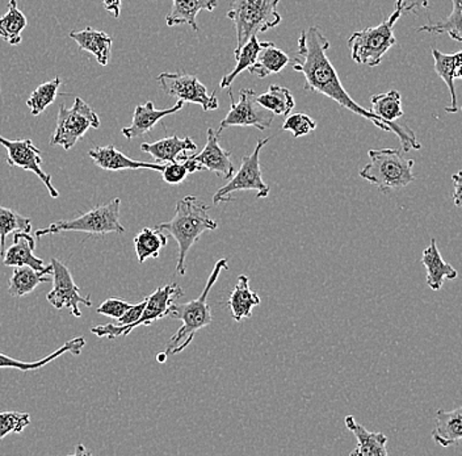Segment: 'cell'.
Listing matches in <instances>:
<instances>
[{
  "instance_id": "1",
  "label": "cell",
  "mask_w": 462,
  "mask_h": 456,
  "mask_svg": "<svg viewBox=\"0 0 462 456\" xmlns=\"http://www.w3.org/2000/svg\"><path fill=\"white\" fill-rule=\"evenodd\" d=\"M328 49H330V42L319 28L310 27L308 31L301 32L299 51L293 59V69L305 78L303 88L306 91L325 95L352 114L371 121L381 131L392 132V128L385 121L375 116L371 109L364 108L349 97L345 86L340 82L337 69L328 57Z\"/></svg>"
},
{
  "instance_id": "2",
  "label": "cell",
  "mask_w": 462,
  "mask_h": 456,
  "mask_svg": "<svg viewBox=\"0 0 462 456\" xmlns=\"http://www.w3.org/2000/svg\"><path fill=\"white\" fill-rule=\"evenodd\" d=\"M210 207L196 196L188 195L176 204L175 216L171 220L157 225V229L166 230L178 242L179 254L176 271L186 275L188 251L198 242L202 233L216 230L217 221L209 216Z\"/></svg>"
},
{
  "instance_id": "3",
  "label": "cell",
  "mask_w": 462,
  "mask_h": 456,
  "mask_svg": "<svg viewBox=\"0 0 462 456\" xmlns=\"http://www.w3.org/2000/svg\"><path fill=\"white\" fill-rule=\"evenodd\" d=\"M227 268H229L227 267V259H219L199 299L188 302H173L170 317H172L173 320H179V321L183 322V325L176 331L175 336L171 337L164 353L176 355L186 350L188 346L192 343L196 334L201 329L212 324V308L208 304V296H209L210 290L216 284L222 271L227 270Z\"/></svg>"
},
{
  "instance_id": "4",
  "label": "cell",
  "mask_w": 462,
  "mask_h": 456,
  "mask_svg": "<svg viewBox=\"0 0 462 456\" xmlns=\"http://www.w3.org/2000/svg\"><path fill=\"white\" fill-rule=\"evenodd\" d=\"M369 163L361 169L360 177L377 186L383 193L404 189L415 181L414 161L404 157L402 149L369 150Z\"/></svg>"
},
{
  "instance_id": "5",
  "label": "cell",
  "mask_w": 462,
  "mask_h": 456,
  "mask_svg": "<svg viewBox=\"0 0 462 456\" xmlns=\"http://www.w3.org/2000/svg\"><path fill=\"white\" fill-rule=\"evenodd\" d=\"M280 0H230L227 17L233 22L236 33V48L263 32L273 30L282 23L277 11Z\"/></svg>"
},
{
  "instance_id": "6",
  "label": "cell",
  "mask_w": 462,
  "mask_h": 456,
  "mask_svg": "<svg viewBox=\"0 0 462 456\" xmlns=\"http://www.w3.org/2000/svg\"><path fill=\"white\" fill-rule=\"evenodd\" d=\"M403 15L400 2H395V10L377 27H369L365 30L355 32L349 37L348 48L351 49V57L359 65L375 66L383 62V57L390 49L397 44L394 36L395 23Z\"/></svg>"
},
{
  "instance_id": "7",
  "label": "cell",
  "mask_w": 462,
  "mask_h": 456,
  "mask_svg": "<svg viewBox=\"0 0 462 456\" xmlns=\"http://www.w3.org/2000/svg\"><path fill=\"white\" fill-rule=\"evenodd\" d=\"M121 200L118 198L108 204L92 208L74 220L53 222L43 229L36 230V237L60 235L63 232H80L89 236H106L109 233L123 235L125 228L120 221Z\"/></svg>"
},
{
  "instance_id": "8",
  "label": "cell",
  "mask_w": 462,
  "mask_h": 456,
  "mask_svg": "<svg viewBox=\"0 0 462 456\" xmlns=\"http://www.w3.org/2000/svg\"><path fill=\"white\" fill-rule=\"evenodd\" d=\"M100 118L97 112L80 98H75L71 108L60 106L58 109L57 126L51 138V145L70 150L86 135L89 128L97 129Z\"/></svg>"
},
{
  "instance_id": "9",
  "label": "cell",
  "mask_w": 462,
  "mask_h": 456,
  "mask_svg": "<svg viewBox=\"0 0 462 456\" xmlns=\"http://www.w3.org/2000/svg\"><path fill=\"white\" fill-rule=\"evenodd\" d=\"M270 138L260 140L255 150L250 155L242 158V164L229 183L218 190L213 196V204L231 203L234 201L233 193L238 191H256V198L264 199L270 195V187L262 177L259 155L263 147L267 145Z\"/></svg>"
},
{
  "instance_id": "10",
  "label": "cell",
  "mask_w": 462,
  "mask_h": 456,
  "mask_svg": "<svg viewBox=\"0 0 462 456\" xmlns=\"http://www.w3.org/2000/svg\"><path fill=\"white\" fill-rule=\"evenodd\" d=\"M229 98L231 103L229 114L219 124L217 135H221L222 131L231 126H254L260 132L271 128L274 115L260 106L258 95L254 89H241L238 103H234L231 91H229Z\"/></svg>"
},
{
  "instance_id": "11",
  "label": "cell",
  "mask_w": 462,
  "mask_h": 456,
  "mask_svg": "<svg viewBox=\"0 0 462 456\" xmlns=\"http://www.w3.org/2000/svg\"><path fill=\"white\" fill-rule=\"evenodd\" d=\"M157 80L169 97L176 98L180 102L199 104L204 111H215L219 107L216 92L213 95L208 94L207 88L195 75L162 73Z\"/></svg>"
},
{
  "instance_id": "12",
  "label": "cell",
  "mask_w": 462,
  "mask_h": 456,
  "mask_svg": "<svg viewBox=\"0 0 462 456\" xmlns=\"http://www.w3.org/2000/svg\"><path fill=\"white\" fill-rule=\"evenodd\" d=\"M51 265H53V290L48 293L46 300L51 307L58 311L70 310L72 316L82 317L79 305L92 307L91 296L87 294L83 296L80 293L79 287L75 284L70 270L68 265H63L60 259H51Z\"/></svg>"
},
{
  "instance_id": "13",
  "label": "cell",
  "mask_w": 462,
  "mask_h": 456,
  "mask_svg": "<svg viewBox=\"0 0 462 456\" xmlns=\"http://www.w3.org/2000/svg\"><path fill=\"white\" fill-rule=\"evenodd\" d=\"M0 145L7 150V163L10 166L20 167L25 172H33L42 179L51 198L57 199L60 196L58 190L51 183V177L43 172L42 163V158L40 150L33 145L31 140H8L0 135Z\"/></svg>"
},
{
  "instance_id": "14",
  "label": "cell",
  "mask_w": 462,
  "mask_h": 456,
  "mask_svg": "<svg viewBox=\"0 0 462 456\" xmlns=\"http://www.w3.org/2000/svg\"><path fill=\"white\" fill-rule=\"evenodd\" d=\"M218 137L213 128L208 129L207 145L202 152L188 155L190 172H198L205 169L222 179L233 178L236 166L231 161V153L219 146Z\"/></svg>"
},
{
  "instance_id": "15",
  "label": "cell",
  "mask_w": 462,
  "mask_h": 456,
  "mask_svg": "<svg viewBox=\"0 0 462 456\" xmlns=\"http://www.w3.org/2000/svg\"><path fill=\"white\" fill-rule=\"evenodd\" d=\"M184 103L179 100L175 106L171 108L157 109L154 107V103L147 102L143 106H137L134 109V115H133L132 124L126 128H123L124 137L126 140H133L135 137H143L147 135L150 131L154 129L159 121L163 120L164 117L171 116L176 112L183 109Z\"/></svg>"
},
{
  "instance_id": "16",
  "label": "cell",
  "mask_w": 462,
  "mask_h": 456,
  "mask_svg": "<svg viewBox=\"0 0 462 456\" xmlns=\"http://www.w3.org/2000/svg\"><path fill=\"white\" fill-rule=\"evenodd\" d=\"M89 157L94 161L97 166L106 172H123V170H154L162 172L164 164L141 163V161L132 160L126 157L120 150L116 149L114 145L95 147L89 150Z\"/></svg>"
},
{
  "instance_id": "17",
  "label": "cell",
  "mask_w": 462,
  "mask_h": 456,
  "mask_svg": "<svg viewBox=\"0 0 462 456\" xmlns=\"http://www.w3.org/2000/svg\"><path fill=\"white\" fill-rule=\"evenodd\" d=\"M141 150L152 155L155 163L164 164L176 163L188 153H195L198 145L189 137L179 138L178 135H170L157 143H144L141 145Z\"/></svg>"
},
{
  "instance_id": "18",
  "label": "cell",
  "mask_w": 462,
  "mask_h": 456,
  "mask_svg": "<svg viewBox=\"0 0 462 456\" xmlns=\"http://www.w3.org/2000/svg\"><path fill=\"white\" fill-rule=\"evenodd\" d=\"M34 238L27 232H14L13 247H8L3 256V265L7 267H19L29 265L34 270H43L49 265H45L42 259L34 256Z\"/></svg>"
},
{
  "instance_id": "19",
  "label": "cell",
  "mask_w": 462,
  "mask_h": 456,
  "mask_svg": "<svg viewBox=\"0 0 462 456\" xmlns=\"http://www.w3.org/2000/svg\"><path fill=\"white\" fill-rule=\"evenodd\" d=\"M421 264L427 270V285L432 291H440L444 280H455L458 276L457 270L452 265L444 261L440 251L438 249L435 238H432L430 247L424 249Z\"/></svg>"
},
{
  "instance_id": "20",
  "label": "cell",
  "mask_w": 462,
  "mask_h": 456,
  "mask_svg": "<svg viewBox=\"0 0 462 456\" xmlns=\"http://www.w3.org/2000/svg\"><path fill=\"white\" fill-rule=\"evenodd\" d=\"M171 11L166 17V23L169 27L187 24L193 31L199 32L196 17L201 11L213 13L216 10L218 2L217 0H171Z\"/></svg>"
},
{
  "instance_id": "21",
  "label": "cell",
  "mask_w": 462,
  "mask_h": 456,
  "mask_svg": "<svg viewBox=\"0 0 462 456\" xmlns=\"http://www.w3.org/2000/svg\"><path fill=\"white\" fill-rule=\"evenodd\" d=\"M346 429L354 433L357 440L356 450L351 452L352 456H388L386 450L388 437L383 433L368 432L363 425L355 421L354 415H346Z\"/></svg>"
},
{
  "instance_id": "22",
  "label": "cell",
  "mask_w": 462,
  "mask_h": 456,
  "mask_svg": "<svg viewBox=\"0 0 462 456\" xmlns=\"http://www.w3.org/2000/svg\"><path fill=\"white\" fill-rule=\"evenodd\" d=\"M70 39L79 46L80 51H88L99 65L106 68L111 60L112 37L106 32L95 31L91 27L79 32H70Z\"/></svg>"
},
{
  "instance_id": "23",
  "label": "cell",
  "mask_w": 462,
  "mask_h": 456,
  "mask_svg": "<svg viewBox=\"0 0 462 456\" xmlns=\"http://www.w3.org/2000/svg\"><path fill=\"white\" fill-rule=\"evenodd\" d=\"M51 274H53V265H51L43 270H34L29 265L14 267L13 276L8 284V293L14 297H23L32 293L42 283L51 282Z\"/></svg>"
},
{
  "instance_id": "24",
  "label": "cell",
  "mask_w": 462,
  "mask_h": 456,
  "mask_svg": "<svg viewBox=\"0 0 462 456\" xmlns=\"http://www.w3.org/2000/svg\"><path fill=\"white\" fill-rule=\"evenodd\" d=\"M260 304L259 294L250 288V279L245 275H239L236 287L231 291L227 307L230 308L231 316L236 322L250 319L254 308Z\"/></svg>"
},
{
  "instance_id": "25",
  "label": "cell",
  "mask_w": 462,
  "mask_h": 456,
  "mask_svg": "<svg viewBox=\"0 0 462 456\" xmlns=\"http://www.w3.org/2000/svg\"><path fill=\"white\" fill-rule=\"evenodd\" d=\"M432 440L441 447H449L462 441V406L455 411H438Z\"/></svg>"
},
{
  "instance_id": "26",
  "label": "cell",
  "mask_w": 462,
  "mask_h": 456,
  "mask_svg": "<svg viewBox=\"0 0 462 456\" xmlns=\"http://www.w3.org/2000/svg\"><path fill=\"white\" fill-rule=\"evenodd\" d=\"M85 346L86 340L83 339V337H78V339L68 340L65 345L60 346V349L49 354L48 357L42 358V359L40 360H34V362H24V360L14 359V358L8 357V355L0 353V368H14L24 372L33 371V369L45 368L46 365L56 360L60 355L66 353L79 355L82 353Z\"/></svg>"
},
{
  "instance_id": "27",
  "label": "cell",
  "mask_w": 462,
  "mask_h": 456,
  "mask_svg": "<svg viewBox=\"0 0 462 456\" xmlns=\"http://www.w3.org/2000/svg\"><path fill=\"white\" fill-rule=\"evenodd\" d=\"M289 62L291 59L285 51L276 48L273 42H265L260 51L258 60L248 69V71L251 75H256L263 79L268 75L280 73L282 69L287 68Z\"/></svg>"
},
{
  "instance_id": "28",
  "label": "cell",
  "mask_w": 462,
  "mask_h": 456,
  "mask_svg": "<svg viewBox=\"0 0 462 456\" xmlns=\"http://www.w3.org/2000/svg\"><path fill=\"white\" fill-rule=\"evenodd\" d=\"M432 57L435 60L436 74L440 75L441 79L446 83L450 94V106H448L446 111L448 114H456L458 112L457 94H456V60L457 56L455 54H444L438 49H432Z\"/></svg>"
},
{
  "instance_id": "29",
  "label": "cell",
  "mask_w": 462,
  "mask_h": 456,
  "mask_svg": "<svg viewBox=\"0 0 462 456\" xmlns=\"http://www.w3.org/2000/svg\"><path fill=\"white\" fill-rule=\"evenodd\" d=\"M265 42H259L256 36L251 37L241 49L234 51V59L236 60V66L231 73L225 75L219 83V88H227L234 82L242 71L248 70L258 60L260 51Z\"/></svg>"
},
{
  "instance_id": "30",
  "label": "cell",
  "mask_w": 462,
  "mask_h": 456,
  "mask_svg": "<svg viewBox=\"0 0 462 456\" xmlns=\"http://www.w3.org/2000/svg\"><path fill=\"white\" fill-rule=\"evenodd\" d=\"M27 25V17L17 7L16 0H10L7 13L0 19V37L10 45H19L23 42V31Z\"/></svg>"
},
{
  "instance_id": "31",
  "label": "cell",
  "mask_w": 462,
  "mask_h": 456,
  "mask_svg": "<svg viewBox=\"0 0 462 456\" xmlns=\"http://www.w3.org/2000/svg\"><path fill=\"white\" fill-rule=\"evenodd\" d=\"M167 237L162 233V230L152 229V228H143L137 236L134 237V249L137 254L138 262L143 264L147 259H157L162 249L167 245Z\"/></svg>"
},
{
  "instance_id": "32",
  "label": "cell",
  "mask_w": 462,
  "mask_h": 456,
  "mask_svg": "<svg viewBox=\"0 0 462 456\" xmlns=\"http://www.w3.org/2000/svg\"><path fill=\"white\" fill-rule=\"evenodd\" d=\"M258 103L263 108L268 109L277 116H288L296 106L293 95L288 88L282 86L271 85L267 92L259 95Z\"/></svg>"
},
{
  "instance_id": "33",
  "label": "cell",
  "mask_w": 462,
  "mask_h": 456,
  "mask_svg": "<svg viewBox=\"0 0 462 456\" xmlns=\"http://www.w3.org/2000/svg\"><path fill=\"white\" fill-rule=\"evenodd\" d=\"M453 10L443 22L430 23L419 28L418 32L426 33L448 34L455 42H462V0H452Z\"/></svg>"
},
{
  "instance_id": "34",
  "label": "cell",
  "mask_w": 462,
  "mask_h": 456,
  "mask_svg": "<svg viewBox=\"0 0 462 456\" xmlns=\"http://www.w3.org/2000/svg\"><path fill=\"white\" fill-rule=\"evenodd\" d=\"M32 220L10 208L0 207V256H5V239L14 232H31Z\"/></svg>"
},
{
  "instance_id": "35",
  "label": "cell",
  "mask_w": 462,
  "mask_h": 456,
  "mask_svg": "<svg viewBox=\"0 0 462 456\" xmlns=\"http://www.w3.org/2000/svg\"><path fill=\"white\" fill-rule=\"evenodd\" d=\"M60 88V78H53L49 82L42 83L39 88L32 92L29 97L27 106L31 109V114L33 116L42 115L51 104L54 103L58 95V89Z\"/></svg>"
},
{
  "instance_id": "36",
  "label": "cell",
  "mask_w": 462,
  "mask_h": 456,
  "mask_svg": "<svg viewBox=\"0 0 462 456\" xmlns=\"http://www.w3.org/2000/svg\"><path fill=\"white\" fill-rule=\"evenodd\" d=\"M31 414L22 412L0 413V441L8 434H22L31 425Z\"/></svg>"
},
{
  "instance_id": "37",
  "label": "cell",
  "mask_w": 462,
  "mask_h": 456,
  "mask_svg": "<svg viewBox=\"0 0 462 456\" xmlns=\"http://www.w3.org/2000/svg\"><path fill=\"white\" fill-rule=\"evenodd\" d=\"M317 128V123L305 114H294L285 118L282 131L291 132L293 137H302Z\"/></svg>"
},
{
  "instance_id": "38",
  "label": "cell",
  "mask_w": 462,
  "mask_h": 456,
  "mask_svg": "<svg viewBox=\"0 0 462 456\" xmlns=\"http://www.w3.org/2000/svg\"><path fill=\"white\" fill-rule=\"evenodd\" d=\"M132 305L130 302H125V300L118 299V297H109L97 308V312L99 314H103V316L118 320Z\"/></svg>"
},
{
  "instance_id": "39",
  "label": "cell",
  "mask_w": 462,
  "mask_h": 456,
  "mask_svg": "<svg viewBox=\"0 0 462 456\" xmlns=\"http://www.w3.org/2000/svg\"><path fill=\"white\" fill-rule=\"evenodd\" d=\"M187 175L188 170L181 161L164 163L163 170H162V178L171 186H176V184H180L181 181H186Z\"/></svg>"
},
{
  "instance_id": "40",
  "label": "cell",
  "mask_w": 462,
  "mask_h": 456,
  "mask_svg": "<svg viewBox=\"0 0 462 456\" xmlns=\"http://www.w3.org/2000/svg\"><path fill=\"white\" fill-rule=\"evenodd\" d=\"M403 14L418 13L420 10H426L431 5V0H398Z\"/></svg>"
},
{
  "instance_id": "41",
  "label": "cell",
  "mask_w": 462,
  "mask_h": 456,
  "mask_svg": "<svg viewBox=\"0 0 462 456\" xmlns=\"http://www.w3.org/2000/svg\"><path fill=\"white\" fill-rule=\"evenodd\" d=\"M453 184H455V192H453V203L457 208L462 207V170L452 175Z\"/></svg>"
},
{
  "instance_id": "42",
  "label": "cell",
  "mask_w": 462,
  "mask_h": 456,
  "mask_svg": "<svg viewBox=\"0 0 462 456\" xmlns=\"http://www.w3.org/2000/svg\"><path fill=\"white\" fill-rule=\"evenodd\" d=\"M103 3L104 8H106L108 13H111L116 19L120 17L121 3H123V0H103Z\"/></svg>"
},
{
  "instance_id": "43",
  "label": "cell",
  "mask_w": 462,
  "mask_h": 456,
  "mask_svg": "<svg viewBox=\"0 0 462 456\" xmlns=\"http://www.w3.org/2000/svg\"><path fill=\"white\" fill-rule=\"evenodd\" d=\"M457 60H456V79H462V51L456 53Z\"/></svg>"
},
{
  "instance_id": "44",
  "label": "cell",
  "mask_w": 462,
  "mask_h": 456,
  "mask_svg": "<svg viewBox=\"0 0 462 456\" xmlns=\"http://www.w3.org/2000/svg\"><path fill=\"white\" fill-rule=\"evenodd\" d=\"M166 357H167V354L164 353V351H163V353L159 354L158 355V362L159 363H164V360H166Z\"/></svg>"
},
{
  "instance_id": "45",
  "label": "cell",
  "mask_w": 462,
  "mask_h": 456,
  "mask_svg": "<svg viewBox=\"0 0 462 456\" xmlns=\"http://www.w3.org/2000/svg\"><path fill=\"white\" fill-rule=\"evenodd\" d=\"M461 111H462V108H461Z\"/></svg>"
}]
</instances>
